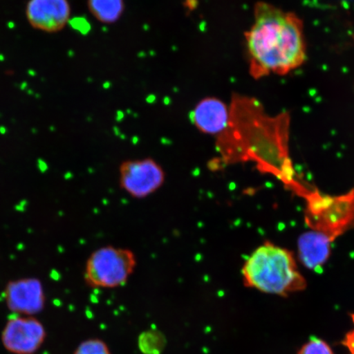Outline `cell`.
Listing matches in <instances>:
<instances>
[{
	"instance_id": "12",
	"label": "cell",
	"mask_w": 354,
	"mask_h": 354,
	"mask_svg": "<svg viewBox=\"0 0 354 354\" xmlns=\"http://www.w3.org/2000/svg\"><path fill=\"white\" fill-rule=\"evenodd\" d=\"M87 3L91 15L104 24H115L125 10L124 0H88Z\"/></svg>"
},
{
	"instance_id": "13",
	"label": "cell",
	"mask_w": 354,
	"mask_h": 354,
	"mask_svg": "<svg viewBox=\"0 0 354 354\" xmlns=\"http://www.w3.org/2000/svg\"><path fill=\"white\" fill-rule=\"evenodd\" d=\"M144 354H161L166 345L165 336L157 330H148L141 334L138 342Z\"/></svg>"
},
{
	"instance_id": "8",
	"label": "cell",
	"mask_w": 354,
	"mask_h": 354,
	"mask_svg": "<svg viewBox=\"0 0 354 354\" xmlns=\"http://www.w3.org/2000/svg\"><path fill=\"white\" fill-rule=\"evenodd\" d=\"M7 307L15 315L34 316L46 305V295L41 282L35 278H24L8 283L4 290Z\"/></svg>"
},
{
	"instance_id": "7",
	"label": "cell",
	"mask_w": 354,
	"mask_h": 354,
	"mask_svg": "<svg viewBox=\"0 0 354 354\" xmlns=\"http://www.w3.org/2000/svg\"><path fill=\"white\" fill-rule=\"evenodd\" d=\"M46 330L34 316L15 315L1 332V343L12 354H35L46 342Z\"/></svg>"
},
{
	"instance_id": "15",
	"label": "cell",
	"mask_w": 354,
	"mask_h": 354,
	"mask_svg": "<svg viewBox=\"0 0 354 354\" xmlns=\"http://www.w3.org/2000/svg\"><path fill=\"white\" fill-rule=\"evenodd\" d=\"M299 354H334V353L325 342L313 339L304 345Z\"/></svg>"
},
{
	"instance_id": "2",
	"label": "cell",
	"mask_w": 354,
	"mask_h": 354,
	"mask_svg": "<svg viewBox=\"0 0 354 354\" xmlns=\"http://www.w3.org/2000/svg\"><path fill=\"white\" fill-rule=\"evenodd\" d=\"M245 38L250 73L255 79L284 76L307 59L303 21L272 4L257 3L254 24Z\"/></svg>"
},
{
	"instance_id": "10",
	"label": "cell",
	"mask_w": 354,
	"mask_h": 354,
	"mask_svg": "<svg viewBox=\"0 0 354 354\" xmlns=\"http://www.w3.org/2000/svg\"><path fill=\"white\" fill-rule=\"evenodd\" d=\"M189 119L203 134L218 136L227 127L229 108L221 100L209 97L198 102Z\"/></svg>"
},
{
	"instance_id": "11",
	"label": "cell",
	"mask_w": 354,
	"mask_h": 354,
	"mask_svg": "<svg viewBox=\"0 0 354 354\" xmlns=\"http://www.w3.org/2000/svg\"><path fill=\"white\" fill-rule=\"evenodd\" d=\"M333 241L328 234L315 230L301 234L298 240L299 262L313 271L322 269L329 260Z\"/></svg>"
},
{
	"instance_id": "5",
	"label": "cell",
	"mask_w": 354,
	"mask_h": 354,
	"mask_svg": "<svg viewBox=\"0 0 354 354\" xmlns=\"http://www.w3.org/2000/svg\"><path fill=\"white\" fill-rule=\"evenodd\" d=\"M308 224L314 223L319 231L332 240L354 227V189L346 196L330 198L319 196L308 198Z\"/></svg>"
},
{
	"instance_id": "14",
	"label": "cell",
	"mask_w": 354,
	"mask_h": 354,
	"mask_svg": "<svg viewBox=\"0 0 354 354\" xmlns=\"http://www.w3.org/2000/svg\"><path fill=\"white\" fill-rule=\"evenodd\" d=\"M74 354H111L108 345L100 339H88L81 344Z\"/></svg>"
},
{
	"instance_id": "1",
	"label": "cell",
	"mask_w": 354,
	"mask_h": 354,
	"mask_svg": "<svg viewBox=\"0 0 354 354\" xmlns=\"http://www.w3.org/2000/svg\"><path fill=\"white\" fill-rule=\"evenodd\" d=\"M289 113L270 116L260 102L234 94L227 128L216 136V148L225 165L254 161L281 180H292L289 156Z\"/></svg>"
},
{
	"instance_id": "3",
	"label": "cell",
	"mask_w": 354,
	"mask_h": 354,
	"mask_svg": "<svg viewBox=\"0 0 354 354\" xmlns=\"http://www.w3.org/2000/svg\"><path fill=\"white\" fill-rule=\"evenodd\" d=\"M242 275L245 286L265 294L287 296L307 287L293 252L269 241L250 255L243 266Z\"/></svg>"
},
{
	"instance_id": "4",
	"label": "cell",
	"mask_w": 354,
	"mask_h": 354,
	"mask_svg": "<svg viewBox=\"0 0 354 354\" xmlns=\"http://www.w3.org/2000/svg\"><path fill=\"white\" fill-rule=\"evenodd\" d=\"M136 265V256L132 250L104 246L88 257L84 278L86 284L91 288L113 289L126 284Z\"/></svg>"
},
{
	"instance_id": "16",
	"label": "cell",
	"mask_w": 354,
	"mask_h": 354,
	"mask_svg": "<svg viewBox=\"0 0 354 354\" xmlns=\"http://www.w3.org/2000/svg\"><path fill=\"white\" fill-rule=\"evenodd\" d=\"M354 321V317H353ZM348 346L351 349V352L354 354V331L353 334L349 335L348 337Z\"/></svg>"
},
{
	"instance_id": "9",
	"label": "cell",
	"mask_w": 354,
	"mask_h": 354,
	"mask_svg": "<svg viewBox=\"0 0 354 354\" xmlns=\"http://www.w3.org/2000/svg\"><path fill=\"white\" fill-rule=\"evenodd\" d=\"M26 15L33 28L48 33L59 32L70 21L71 6L68 0H29Z\"/></svg>"
},
{
	"instance_id": "6",
	"label": "cell",
	"mask_w": 354,
	"mask_h": 354,
	"mask_svg": "<svg viewBox=\"0 0 354 354\" xmlns=\"http://www.w3.org/2000/svg\"><path fill=\"white\" fill-rule=\"evenodd\" d=\"M165 180V170L152 158L130 159L119 166V185L134 198L152 196Z\"/></svg>"
}]
</instances>
